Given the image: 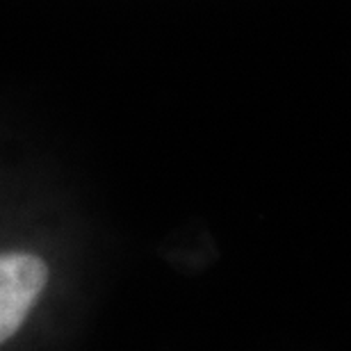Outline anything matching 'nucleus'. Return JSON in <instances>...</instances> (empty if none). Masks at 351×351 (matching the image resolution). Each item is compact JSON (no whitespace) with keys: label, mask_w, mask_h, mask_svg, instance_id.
<instances>
[{"label":"nucleus","mask_w":351,"mask_h":351,"mask_svg":"<svg viewBox=\"0 0 351 351\" xmlns=\"http://www.w3.org/2000/svg\"><path fill=\"white\" fill-rule=\"evenodd\" d=\"M48 267L34 254H0V345L23 324L34 301L44 292Z\"/></svg>","instance_id":"1"}]
</instances>
